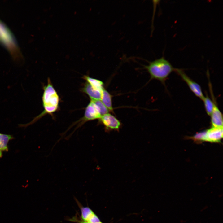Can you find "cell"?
<instances>
[{
    "mask_svg": "<svg viewBox=\"0 0 223 223\" xmlns=\"http://www.w3.org/2000/svg\"><path fill=\"white\" fill-rule=\"evenodd\" d=\"M203 101L206 112L208 115L210 116L212 112L216 102L213 97L212 100L207 94L206 96H204Z\"/></svg>",
    "mask_w": 223,
    "mask_h": 223,
    "instance_id": "obj_13",
    "label": "cell"
},
{
    "mask_svg": "<svg viewBox=\"0 0 223 223\" xmlns=\"http://www.w3.org/2000/svg\"><path fill=\"white\" fill-rule=\"evenodd\" d=\"M144 68L149 74L151 79L158 80L164 85L166 80L176 68L164 56L149 62Z\"/></svg>",
    "mask_w": 223,
    "mask_h": 223,
    "instance_id": "obj_2",
    "label": "cell"
},
{
    "mask_svg": "<svg viewBox=\"0 0 223 223\" xmlns=\"http://www.w3.org/2000/svg\"><path fill=\"white\" fill-rule=\"evenodd\" d=\"M100 122L104 126L107 131H119L121 126L120 121L113 115L108 113L101 116L99 119Z\"/></svg>",
    "mask_w": 223,
    "mask_h": 223,
    "instance_id": "obj_6",
    "label": "cell"
},
{
    "mask_svg": "<svg viewBox=\"0 0 223 223\" xmlns=\"http://www.w3.org/2000/svg\"><path fill=\"white\" fill-rule=\"evenodd\" d=\"M101 116L97 107L93 101L91 100L85 108L84 116L77 122H76L77 123L80 122L77 128L87 121L97 119H99Z\"/></svg>",
    "mask_w": 223,
    "mask_h": 223,
    "instance_id": "obj_5",
    "label": "cell"
},
{
    "mask_svg": "<svg viewBox=\"0 0 223 223\" xmlns=\"http://www.w3.org/2000/svg\"><path fill=\"white\" fill-rule=\"evenodd\" d=\"M99 220V218L93 211H92L87 215L84 221L90 223Z\"/></svg>",
    "mask_w": 223,
    "mask_h": 223,
    "instance_id": "obj_16",
    "label": "cell"
},
{
    "mask_svg": "<svg viewBox=\"0 0 223 223\" xmlns=\"http://www.w3.org/2000/svg\"><path fill=\"white\" fill-rule=\"evenodd\" d=\"M174 72L181 77L195 95L203 100L205 96L200 85L188 76L182 69L176 68Z\"/></svg>",
    "mask_w": 223,
    "mask_h": 223,
    "instance_id": "obj_4",
    "label": "cell"
},
{
    "mask_svg": "<svg viewBox=\"0 0 223 223\" xmlns=\"http://www.w3.org/2000/svg\"><path fill=\"white\" fill-rule=\"evenodd\" d=\"M112 97V95L104 88L102 91L101 101L109 111L113 113Z\"/></svg>",
    "mask_w": 223,
    "mask_h": 223,
    "instance_id": "obj_11",
    "label": "cell"
},
{
    "mask_svg": "<svg viewBox=\"0 0 223 223\" xmlns=\"http://www.w3.org/2000/svg\"><path fill=\"white\" fill-rule=\"evenodd\" d=\"M82 91L89 96L91 100H101L102 91L95 89L87 82L85 84Z\"/></svg>",
    "mask_w": 223,
    "mask_h": 223,
    "instance_id": "obj_9",
    "label": "cell"
},
{
    "mask_svg": "<svg viewBox=\"0 0 223 223\" xmlns=\"http://www.w3.org/2000/svg\"><path fill=\"white\" fill-rule=\"evenodd\" d=\"M212 127H223V116L216 103L210 115Z\"/></svg>",
    "mask_w": 223,
    "mask_h": 223,
    "instance_id": "obj_8",
    "label": "cell"
},
{
    "mask_svg": "<svg viewBox=\"0 0 223 223\" xmlns=\"http://www.w3.org/2000/svg\"><path fill=\"white\" fill-rule=\"evenodd\" d=\"M14 138L11 135L3 134L0 133V158L3 156V153L8 150V144L9 141Z\"/></svg>",
    "mask_w": 223,
    "mask_h": 223,
    "instance_id": "obj_10",
    "label": "cell"
},
{
    "mask_svg": "<svg viewBox=\"0 0 223 223\" xmlns=\"http://www.w3.org/2000/svg\"><path fill=\"white\" fill-rule=\"evenodd\" d=\"M223 137V127H212L206 130L205 142H220Z\"/></svg>",
    "mask_w": 223,
    "mask_h": 223,
    "instance_id": "obj_7",
    "label": "cell"
},
{
    "mask_svg": "<svg viewBox=\"0 0 223 223\" xmlns=\"http://www.w3.org/2000/svg\"><path fill=\"white\" fill-rule=\"evenodd\" d=\"M92 101H93L97 107L101 116L108 113L109 111L108 110L101 100Z\"/></svg>",
    "mask_w": 223,
    "mask_h": 223,
    "instance_id": "obj_14",
    "label": "cell"
},
{
    "mask_svg": "<svg viewBox=\"0 0 223 223\" xmlns=\"http://www.w3.org/2000/svg\"><path fill=\"white\" fill-rule=\"evenodd\" d=\"M43 90L42 99L44 110L32 120L25 124L26 127L33 124L46 114H52L56 111L58 108L59 96L50 79H48L47 84L44 87Z\"/></svg>",
    "mask_w": 223,
    "mask_h": 223,
    "instance_id": "obj_1",
    "label": "cell"
},
{
    "mask_svg": "<svg viewBox=\"0 0 223 223\" xmlns=\"http://www.w3.org/2000/svg\"><path fill=\"white\" fill-rule=\"evenodd\" d=\"M79 223H89V222H86V221H83L81 220H80V221H79Z\"/></svg>",
    "mask_w": 223,
    "mask_h": 223,
    "instance_id": "obj_17",
    "label": "cell"
},
{
    "mask_svg": "<svg viewBox=\"0 0 223 223\" xmlns=\"http://www.w3.org/2000/svg\"><path fill=\"white\" fill-rule=\"evenodd\" d=\"M206 131L198 132L190 138L194 141L198 142H205Z\"/></svg>",
    "mask_w": 223,
    "mask_h": 223,
    "instance_id": "obj_15",
    "label": "cell"
},
{
    "mask_svg": "<svg viewBox=\"0 0 223 223\" xmlns=\"http://www.w3.org/2000/svg\"><path fill=\"white\" fill-rule=\"evenodd\" d=\"M0 43L10 52L15 60H18L22 58L17 42L12 33L0 20Z\"/></svg>",
    "mask_w": 223,
    "mask_h": 223,
    "instance_id": "obj_3",
    "label": "cell"
},
{
    "mask_svg": "<svg viewBox=\"0 0 223 223\" xmlns=\"http://www.w3.org/2000/svg\"><path fill=\"white\" fill-rule=\"evenodd\" d=\"M83 78L95 90L102 91L104 88L103 82L100 80L88 76H84Z\"/></svg>",
    "mask_w": 223,
    "mask_h": 223,
    "instance_id": "obj_12",
    "label": "cell"
}]
</instances>
